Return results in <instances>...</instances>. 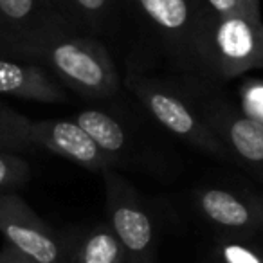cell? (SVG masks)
Returning a JSON list of instances; mask_svg holds the SVG:
<instances>
[{"label": "cell", "instance_id": "6da1fadb", "mask_svg": "<svg viewBox=\"0 0 263 263\" xmlns=\"http://www.w3.org/2000/svg\"><path fill=\"white\" fill-rule=\"evenodd\" d=\"M144 27L182 69L209 76L216 15L205 0H126Z\"/></svg>", "mask_w": 263, "mask_h": 263}, {"label": "cell", "instance_id": "d6986e66", "mask_svg": "<svg viewBox=\"0 0 263 263\" xmlns=\"http://www.w3.org/2000/svg\"><path fill=\"white\" fill-rule=\"evenodd\" d=\"M216 16H261V0H205Z\"/></svg>", "mask_w": 263, "mask_h": 263}, {"label": "cell", "instance_id": "277c9868", "mask_svg": "<svg viewBox=\"0 0 263 263\" xmlns=\"http://www.w3.org/2000/svg\"><path fill=\"white\" fill-rule=\"evenodd\" d=\"M78 33L58 0H0V52L27 60L51 38Z\"/></svg>", "mask_w": 263, "mask_h": 263}, {"label": "cell", "instance_id": "9a60e30c", "mask_svg": "<svg viewBox=\"0 0 263 263\" xmlns=\"http://www.w3.org/2000/svg\"><path fill=\"white\" fill-rule=\"evenodd\" d=\"M29 123L26 116L0 105V152L34 150L29 139Z\"/></svg>", "mask_w": 263, "mask_h": 263}, {"label": "cell", "instance_id": "4fadbf2b", "mask_svg": "<svg viewBox=\"0 0 263 263\" xmlns=\"http://www.w3.org/2000/svg\"><path fill=\"white\" fill-rule=\"evenodd\" d=\"M70 263H124V249L110 223L94 226L72 254Z\"/></svg>", "mask_w": 263, "mask_h": 263}, {"label": "cell", "instance_id": "7a4b0ae2", "mask_svg": "<svg viewBox=\"0 0 263 263\" xmlns=\"http://www.w3.org/2000/svg\"><path fill=\"white\" fill-rule=\"evenodd\" d=\"M44 65L65 88L83 98H112L119 92V74L106 47L92 36L67 33L45 42L31 58Z\"/></svg>", "mask_w": 263, "mask_h": 263}, {"label": "cell", "instance_id": "e0dca14e", "mask_svg": "<svg viewBox=\"0 0 263 263\" xmlns=\"http://www.w3.org/2000/svg\"><path fill=\"white\" fill-rule=\"evenodd\" d=\"M29 162L15 152H0V195L15 193L29 180Z\"/></svg>", "mask_w": 263, "mask_h": 263}, {"label": "cell", "instance_id": "5b68a950", "mask_svg": "<svg viewBox=\"0 0 263 263\" xmlns=\"http://www.w3.org/2000/svg\"><path fill=\"white\" fill-rule=\"evenodd\" d=\"M106 216L124 249V263H157V229L146 202L117 170L101 173Z\"/></svg>", "mask_w": 263, "mask_h": 263}, {"label": "cell", "instance_id": "7c38bea8", "mask_svg": "<svg viewBox=\"0 0 263 263\" xmlns=\"http://www.w3.org/2000/svg\"><path fill=\"white\" fill-rule=\"evenodd\" d=\"M78 124L94 139V143L105 154L119 162V166H128L136 155V144L130 132L124 128L117 117L103 112V110H81L74 117Z\"/></svg>", "mask_w": 263, "mask_h": 263}, {"label": "cell", "instance_id": "5bb4252c", "mask_svg": "<svg viewBox=\"0 0 263 263\" xmlns=\"http://www.w3.org/2000/svg\"><path fill=\"white\" fill-rule=\"evenodd\" d=\"M58 4L76 29H88L92 34L105 33L116 11V0H58Z\"/></svg>", "mask_w": 263, "mask_h": 263}, {"label": "cell", "instance_id": "9c48e42d", "mask_svg": "<svg viewBox=\"0 0 263 263\" xmlns=\"http://www.w3.org/2000/svg\"><path fill=\"white\" fill-rule=\"evenodd\" d=\"M198 215L231 238L263 234V193L229 187H200L193 195Z\"/></svg>", "mask_w": 263, "mask_h": 263}, {"label": "cell", "instance_id": "8992f818", "mask_svg": "<svg viewBox=\"0 0 263 263\" xmlns=\"http://www.w3.org/2000/svg\"><path fill=\"white\" fill-rule=\"evenodd\" d=\"M263 69L261 16H216L209 45V78L233 80Z\"/></svg>", "mask_w": 263, "mask_h": 263}, {"label": "cell", "instance_id": "ba28073f", "mask_svg": "<svg viewBox=\"0 0 263 263\" xmlns=\"http://www.w3.org/2000/svg\"><path fill=\"white\" fill-rule=\"evenodd\" d=\"M0 233L36 263H70L69 245L16 193L0 195Z\"/></svg>", "mask_w": 263, "mask_h": 263}, {"label": "cell", "instance_id": "52a82bcc", "mask_svg": "<svg viewBox=\"0 0 263 263\" xmlns=\"http://www.w3.org/2000/svg\"><path fill=\"white\" fill-rule=\"evenodd\" d=\"M195 106L223 144L231 162L263 180V124L222 98L204 99Z\"/></svg>", "mask_w": 263, "mask_h": 263}, {"label": "cell", "instance_id": "ac0fdd59", "mask_svg": "<svg viewBox=\"0 0 263 263\" xmlns=\"http://www.w3.org/2000/svg\"><path fill=\"white\" fill-rule=\"evenodd\" d=\"M241 112L263 124V81L249 80L240 88Z\"/></svg>", "mask_w": 263, "mask_h": 263}, {"label": "cell", "instance_id": "30bf717a", "mask_svg": "<svg viewBox=\"0 0 263 263\" xmlns=\"http://www.w3.org/2000/svg\"><path fill=\"white\" fill-rule=\"evenodd\" d=\"M29 139L34 148H44L101 175L106 170H119V162L101 150L74 119L31 121Z\"/></svg>", "mask_w": 263, "mask_h": 263}, {"label": "cell", "instance_id": "3957f363", "mask_svg": "<svg viewBox=\"0 0 263 263\" xmlns=\"http://www.w3.org/2000/svg\"><path fill=\"white\" fill-rule=\"evenodd\" d=\"M126 88L136 96L146 112L175 137L190 143L204 154L231 161L229 154L202 119L193 103L180 98L175 90L143 74L130 72L126 76Z\"/></svg>", "mask_w": 263, "mask_h": 263}, {"label": "cell", "instance_id": "2e32d148", "mask_svg": "<svg viewBox=\"0 0 263 263\" xmlns=\"http://www.w3.org/2000/svg\"><path fill=\"white\" fill-rule=\"evenodd\" d=\"M215 263H263V245L249 238L222 236L213 245Z\"/></svg>", "mask_w": 263, "mask_h": 263}, {"label": "cell", "instance_id": "ffe728a7", "mask_svg": "<svg viewBox=\"0 0 263 263\" xmlns=\"http://www.w3.org/2000/svg\"><path fill=\"white\" fill-rule=\"evenodd\" d=\"M0 263H36V261L6 241V243L0 247Z\"/></svg>", "mask_w": 263, "mask_h": 263}, {"label": "cell", "instance_id": "8fae6325", "mask_svg": "<svg viewBox=\"0 0 263 263\" xmlns=\"http://www.w3.org/2000/svg\"><path fill=\"white\" fill-rule=\"evenodd\" d=\"M0 96L45 105H65L69 101L65 87L44 65L4 54H0Z\"/></svg>", "mask_w": 263, "mask_h": 263}]
</instances>
